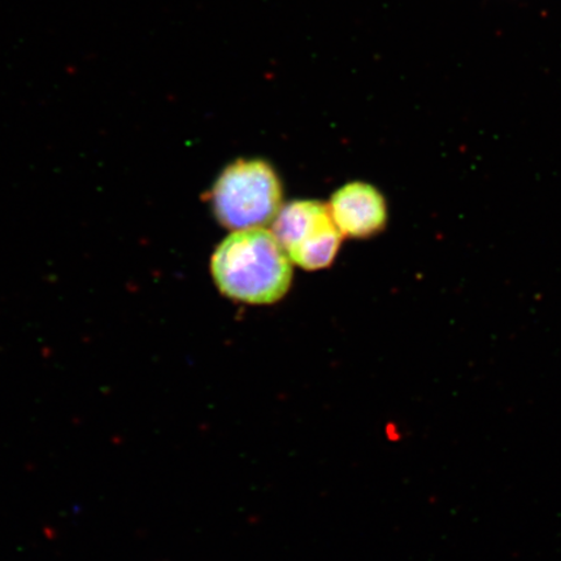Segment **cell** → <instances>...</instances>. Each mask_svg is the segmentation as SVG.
I'll return each mask as SVG.
<instances>
[{
  "mask_svg": "<svg viewBox=\"0 0 561 561\" xmlns=\"http://www.w3.org/2000/svg\"><path fill=\"white\" fill-rule=\"evenodd\" d=\"M280 184L270 163L238 159L215 182L210 201L224 227L234 230L268 226L279 213Z\"/></svg>",
  "mask_w": 561,
  "mask_h": 561,
  "instance_id": "obj_2",
  "label": "cell"
},
{
  "mask_svg": "<svg viewBox=\"0 0 561 561\" xmlns=\"http://www.w3.org/2000/svg\"><path fill=\"white\" fill-rule=\"evenodd\" d=\"M329 208L342 236L367 238L382 230L388 220L382 194L364 182L341 187Z\"/></svg>",
  "mask_w": 561,
  "mask_h": 561,
  "instance_id": "obj_4",
  "label": "cell"
},
{
  "mask_svg": "<svg viewBox=\"0 0 561 561\" xmlns=\"http://www.w3.org/2000/svg\"><path fill=\"white\" fill-rule=\"evenodd\" d=\"M273 234L287 256L306 271L327 268L342 241L331 208L319 201H296L279 210Z\"/></svg>",
  "mask_w": 561,
  "mask_h": 561,
  "instance_id": "obj_3",
  "label": "cell"
},
{
  "mask_svg": "<svg viewBox=\"0 0 561 561\" xmlns=\"http://www.w3.org/2000/svg\"><path fill=\"white\" fill-rule=\"evenodd\" d=\"M210 270L222 294L250 305L275 304L289 290L293 277L289 256L263 228L230 234L217 248Z\"/></svg>",
  "mask_w": 561,
  "mask_h": 561,
  "instance_id": "obj_1",
  "label": "cell"
}]
</instances>
